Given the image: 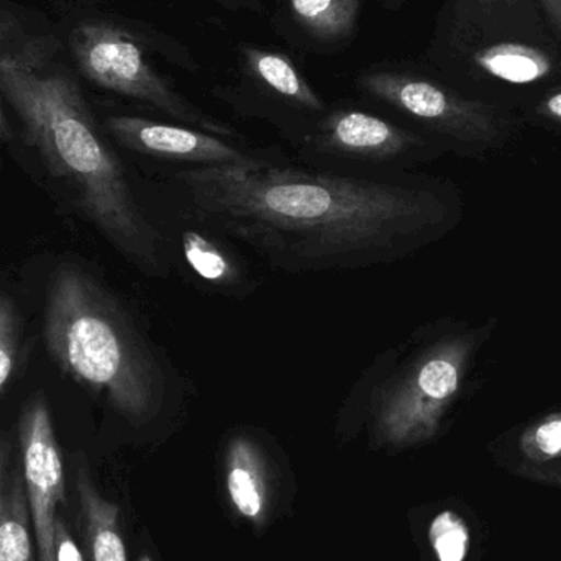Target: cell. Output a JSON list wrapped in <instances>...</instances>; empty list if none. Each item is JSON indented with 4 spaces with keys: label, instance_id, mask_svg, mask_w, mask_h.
<instances>
[{
    "label": "cell",
    "instance_id": "cell-14",
    "mask_svg": "<svg viewBox=\"0 0 561 561\" xmlns=\"http://www.w3.org/2000/svg\"><path fill=\"white\" fill-rule=\"evenodd\" d=\"M226 481L237 513L252 523H265L270 504L268 457L253 435L239 432L230 437Z\"/></svg>",
    "mask_w": 561,
    "mask_h": 561
},
{
    "label": "cell",
    "instance_id": "cell-16",
    "mask_svg": "<svg viewBox=\"0 0 561 561\" xmlns=\"http://www.w3.org/2000/svg\"><path fill=\"white\" fill-rule=\"evenodd\" d=\"M76 484L92 561H127V550L118 527V507L95 490L85 468H79Z\"/></svg>",
    "mask_w": 561,
    "mask_h": 561
},
{
    "label": "cell",
    "instance_id": "cell-27",
    "mask_svg": "<svg viewBox=\"0 0 561 561\" xmlns=\"http://www.w3.org/2000/svg\"><path fill=\"white\" fill-rule=\"evenodd\" d=\"M138 561H153V560H151L150 557H141V559Z\"/></svg>",
    "mask_w": 561,
    "mask_h": 561
},
{
    "label": "cell",
    "instance_id": "cell-11",
    "mask_svg": "<svg viewBox=\"0 0 561 561\" xmlns=\"http://www.w3.org/2000/svg\"><path fill=\"white\" fill-rule=\"evenodd\" d=\"M19 442L30 519L35 530L36 556L38 561H56L55 524L58 504L66 500V480L45 396H33L23 408Z\"/></svg>",
    "mask_w": 561,
    "mask_h": 561
},
{
    "label": "cell",
    "instance_id": "cell-24",
    "mask_svg": "<svg viewBox=\"0 0 561 561\" xmlns=\"http://www.w3.org/2000/svg\"><path fill=\"white\" fill-rule=\"evenodd\" d=\"M10 447L9 442L0 438V481L5 480L7 465H9Z\"/></svg>",
    "mask_w": 561,
    "mask_h": 561
},
{
    "label": "cell",
    "instance_id": "cell-18",
    "mask_svg": "<svg viewBox=\"0 0 561 561\" xmlns=\"http://www.w3.org/2000/svg\"><path fill=\"white\" fill-rule=\"evenodd\" d=\"M428 540L438 561H465L470 552V527L460 514L444 511L432 520Z\"/></svg>",
    "mask_w": 561,
    "mask_h": 561
},
{
    "label": "cell",
    "instance_id": "cell-13",
    "mask_svg": "<svg viewBox=\"0 0 561 561\" xmlns=\"http://www.w3.org/2000/svg\"><path fill=\"white\" fill-rule=\"evenodd\" d=\"M496 460L510 473L561 490V411L527 424Z\"/></svg>",
    "mask_w": 561,
    "mask_h": 561
},
{
    "label": "cell",
    "instance_id": "cell-7",
    "mask_svg": "<svg viewBox=\"0 0 561 561\" xmlns=\"http://www.w3.org/2000/svg\"><path fill=\"white\" fill-rule=\"evenodd\" d=\"M307 167L363 176H398L435 157L440 145L422 131L353 105H329L296 145Z\"/></svg>",
    "mask_w": 561,
    "mask_h": 561
},
{
    "label": "cell",
    "instance_id": "cell-2",
    "mask_svg": "<svg viewBox=\"0 0 561 561\" xmlns=\"http://www.w3.org/2000/svg\"><path fill=\"white\" fill-rule=\"evenodd\" d=\"M59 51L58 39L30 35L0 13V94L19 117L26 144L71 187L99 232L145 275L168 278L174 262L167 237L138 201L75 72L56 59Z\"/></svg>",
    "mask_w": 561,
    "mask_h": 561
},
{
    "label": "cell",
    "instance_id": "cell-12",
    "mask_svg": "<svg viewBox=\"0 0 561 561\" xmlns=\"http://www.w3.org/2000/svg\"><path fill=\"white\" fill-rule=\"evenodd\" d=\"M158 224L170 245L174 270H186L191 280L220 296L245 299L255 293L256 279L232 240L171 210L167 222Z\"/></svg>",
    "mask_w": 561,
    "mask_h": 561
},
{
    "label": "cell",
    "instance_id": "cell-21",
    "mask_svg": "<svg viewBox=\"0 0 561 561\" xmlns=\"http://www.w3.org/2000/svg\"><path fill=\"white\" fill-rule=\"evenodd\" d=\"M537 112H539L543 118H547V121L553 122V124L561 127V89L550 92V94L540 102Z\"/></svg>",
    "mask_w": 561,
    "mask_h": 561
},
{
    "label": "cell",
    "instance_id": "cell-17",
    "mask_svg": "<svg viewBox=\"0 0 561 561\" xmlns=\"http://www.w3.org/2000/svg\"><path fill=\"white\" fill-rule=\"evenodd\" d=\"M28 500L22 474L0 481V561H38L30 536Z\"/></svg>",
    "mask_w": 561,
    "mask_h": 561
},
{
    "label": "cell",
    "instance_id": "cell-20",
    "mask_svg": "<svg viewBox=\"0 0 561 561\" xmlns=\"http://www.w3.org/2000/svg\"><path fill=\"white\" fill-rule=\"evenodd\" d=\"M55 552L56 561H84L82 560L81 550L76 546L66 527L62 517H56L55 524Z\"/></svg>",
    "mask_w": 561,
    "mask_h": 561
},
{
    "label": "cell",
    "instance_id": "cell-26",
    "mask_svg": "<svg viewBox=\"0 0 561 561\" xmlns=\"http://www.w3.org/2000/svg\"><path fill=\"white\" fill-rule=\"evenodd\" d=\"M382 3H388V5H399V3L404 2V0H381Z\"/></svg>",
    "mask_w": 561,
    "mask_h": 561
},
{
    "label": "cell",
    "instance_id": "cell-15",
    "mask_svg": "<svg viewBox=\"0 0 561 561\" xmlns=\"http://www.w3.org/2000/svg\"><path fill=\"white\" fill-rule=\"evenodd\" d=\"M363 0H286L287 15L302 38L319 49L352 42Z\"/></svg>",
    "mask_w": 561,
    "mask_h": 561
},
{
    "label": "cell",
    "instance_id": "cell-3",
    "mask_svg": "<svg viewBox=\"0 0 561 561\" xmlns=\"http://www.w3.org/2000/svg\"><path fill=\"white\" fill-rule=\"evenodd\" d=\"M45 342L65 375L130 424H151L187 392L121 300L76 266H61L49 280Z\"/></svg>",
    "mask_w": 561,
    "mask_h": 561
},
{
    "label": "cell",
    "instance_id": "cell-10",
    "mask_svg": "<svg viewBox=\"0 0 561 561\" xmlns=\"http://www.w3.org/2000/svg\"><path fill=\"white\" fill-rule=\"evenodd\" d=\"M105 130L127 150L178 168L259 167L278 158L176 122L138 115H112Z\"/></svg>",
    "mask_w": 561,
    "mask_h": 561
},
{
    "label": "cell",
    "instance_id": "cell-25",
    "mask_svg": "<svg viewBox=\"0 0 561 561\" xmlns=\"http://www.w3.org/2000/svg\"><path fill=\"white\" fill-rule=\"evenodd\" d=\"M12 137V128H10L9 121H7L5 112H3L2 104H0V140L9 141Z\"/></svg>",
    "mask_w": 561,
    "mask_h": 561
},
{
    "label": "cell",
    "instance_id": "cell-22",
    "mask_svg": "<svg viewBox=\"0 0 561 561\" xmlns=\"http://www.w3.org/2000/svg\"><path fill=\"white\" fill-rule=\"evenodd\" d=\"M550 28L561 42V0H537Z\"/></svg>",
    "mask_w": 561,
    "mask_h": 561
},
{
    "label": "cell",
    "instance_id": "cell-4",
    "mask_svg": "<svg viewBox=\"0 0 561 561\" xmlns=\"http://www.w3.org/2000/svg\"><path fill=\"white\" fill-rule=\"evenodd\" d=\"M483 330L432 327L379 353L345 399L343 415H356L378 448L419 447L440 434L460 398Z\"/></svg>",
    "mask_w": 561,
    "mask_h": 561
},
{
    "label": "cell",
    "instance_id": "cell-8",
    "mask_svg": "<svg viewBox=\"0 0 561 561\" xmlns=\"http://www.w3.org/2000/svg\"><path fill=\"white\" fill-rule=\"evenodd\" d=\"M356 88L366 98L417 125L434 140L457 147L501 144L510 128L506 118L488 102L467 98L438 79L409 69H365L356 78Z\"/></svg>",
    "mask_w": 561,
    "mask_h": 561
},
{
    "label": "cell",
    "instance_id": "cell-6",
    "mask_svg": "<svg viewBox=\"0 0 561 561\" xmlns=\"http://www.w3.org/2000/svg\"><path fill=\"white\" fill-rule=\"evenodd\" d=\"M66 46L79 75L98 88L150 105L176 124L227 140L242 138L232 125L194 104L160 68L158 59L201 71L191 49L174 36L115 13L92 12L75 22Z\"/></svg>",
    "mask_w": 561,
    "mask_h": 561
},
{
    "label": "cell",
    "instance_id": "cell-1",
    "mask_svg": "<svg viewBox=\"0 0 561 561\" xmlns=\"http://www.w3.org/2000/svg\"><path fill=\"white\" fill-rule=\"evenodd\" d=\"M171 213L203 224L289 275L391 265L440 239L454 201L414 174L363 176L290 164L174 168Z\"/></svg>",
    "mask_w": 561,
    "mask_h": 561
},
{
    "label": "cell",
    "instance_id": "cell-9",
    "mask_svg": "<svg viewBox=\"0 0 561 561\" xmlns=\"http://www.w3.org/2000/svg\"><path fill=\"white\" fill-rule=\"evenodd\" d=\"M214 94L239 114L270 122L294 147L329 108L287 53L252 43L237 51L236 81Z\"/></svg>",
    "mask_w": 561,
    "mask_h": 561
},
{
    "label": "cell",
    "instance_id": "cell-5",
    "mask_svg": "<svg viewBox=\"0 0 561 561\" xmlns=\"http://www.w3.org/2000/svg\"><path fill=\"white\" fill-rule=\"evenodd\" d=\"M425 59L451 81L534 84L561 72V42L537 0H445Z\"/></svg>",
    "mask_w": 561,
    "mask_h": 561
},
{
    "label": "cell",
    "instance_id": "cell-19",
    "mask_svg": "<svg viewBox=\"0 0 561 561\" xmlns=\"http://www.w3.org/2000/svg\"><path fill=\"white\" fill-rule=\"evenodd\" d=\"M19 316L12 299L0 293V392L12 378L19 356Z\"/></svg>",
    "mask_w": 561,
    "mask_h": 561
},
{
    "label": "cell",
    "instance_id": "cell-23",
    "mask_svg": "<svg viewBox=\"0 0 561 561\" xmlns=\"http://www.w3.org/2000/svg\"><path fill=\"white\" fill-rule=\"evenodd\" d=\"M222 9L229 12H260L263 9V0H216Z\"/></svg>",
    "mask_w": 561,
    "mask_h": 561
}]
</instances>
